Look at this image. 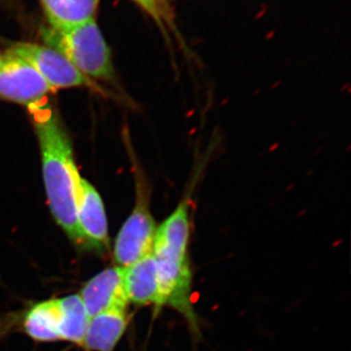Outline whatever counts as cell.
Wrapping results in <instances>:
<instances>
[{
    "label": "cell",
    "instance_id": "8992f818",
    "mask_svg": "<svg viewBox=\"0 0 351 351\" xmlns=\"http://www.w3.org/2000/svg\"><path fill=\"white\" fill-rule=\"evenodd\" d=\"M7 52L31 64L54 90L94 86L93 82L82 75L63 54L49 46L19 43L11 46Z\"/></svg>",
    "mask_w": 351,
    "mask_h": 351
},
{
    "label": "cell",
    "instance_id": "7a4b0ae2",
    "mask_svg": "<svg viewBox=\"0 0 351 351\" xmlns=\"http://www.w3.org/2000/svg\"><path fill=\"white\" fill-rule=\"evenodd\" d=\"M44 101L29 110L38 140L48 205L66 237L76 246L86 249L76 219V193L82 176L63 122L56 110Z\"/></svg>",
    "mask_w": 351,
    "mask_h": 351
},
{
    "label": "cell",
    "instance_id": "9c48e42d",
    "mask_svg": "<svg viewBox=\"0 0 351 351\" xmlns=\"http://www.w3.org/2000/svg\"><path fill=\"white\" fill-rule=\"evenodd\" d=\"M127 301L138 306L159 307V283L152 254L123 269Z\"/></svg>",
    "mask_w": 351,
    "mask_h": 351
},
{
    "label": "cell",
    "instance_id": "5b68a950",
    "mask_svg": "<svg viewBox=\"0 0 351 351\" xmlns=\"http://www.w3.org/2000/svg\"><path fill=\"white\" fill-rule=\"evenodd\" d=\"M54 91L31 64L11 53L4 54L0 66V100L27 108L39 105Z\"/></svg>",
    "mask_w": 351,
    "mask_h": 351
},
{
    "label": "cell",
    "instance_id": "5bb4252c",
    "mask_svg": "<svg viewBox=\"0 0 351 351\" xmlns=\"http://www.w3.org/2000/svg\"><path fill=\"white\" fill-rule=\"evenodd\" d=\"M136 3L147 11L160 27L165 29V25L174 27L172 22L169 7L166 0H134Z\"/></svg>",
    "mask_w": 351,
    "mask_h": 351
},
{
    "label": "cell",
    "instance_id": "277c9868",
    "mask_svg": "<svg viewBox=\"0 0 351 351\" xmlns=\"http://www.w3.org/2000/svg\"><path fill=\"white\" fill-rule=\"evenodd\" d=\"M131 158L134 164L135 204L120 228L113 247L115 265L123 269L152 253L158 228L152 213L151 184L133 154Z\"/></svg>",
    "mask_w": 351,
    "mask_h": 351
},
{
    "label": "cell",
    "instance_id": "7c38bea8",
    "mask_svg": "<svg viewBox=\"0 0 351 351\" xmlns=\"http://www.w3.org/2000/svg\"><path fill=\"white\" fill-rule=\"evenodd\" d=\"M60 311L59 299L38 302L32 307L24 318V329L27 336L39 343L59 341Z\"/></svg>",
    "mask_w": 351,
    "mask_h": 351
},
{
    "label": "cell",
    "instance_id": "4fadbf2b",
    "mask_svg": "<svg viewBox=\"0 0 351 351\" xmlns=\"http://www.w3.org/2000/svg\"><path fill=\"white\" fill-rule=\"evenodd\" d=\"M61 323L60 337L64 341L82 345L90 317L80 295H71L59 299Z\"/></svg>",
    "mask_w": 351,
    "mask_h": 351
},
{
    "label": "cell",
    "instance_id": "ba28073f",
    "mask_svg": "<svg viewBox=\"0 0 351 351\" xmlns=\"http://www.w3.org/2000/svg\"><path fill=\"white\" fill-rule=\"evenodd\" d=\"M89 317L113 308H126L123 267H112L90 279L80 294Z\"/></svg>",
    "mask_w": 351,
    "mask_h": 351
},
{
    "label": "cell",
    "instance_id": "6da1fadb",
    "mask_svg": "<svg viewBox=\"0 0 351 351\" xmlns=\"http://www.w3.org/2000/svg\"><path fill=\"white\" fill-rule=\"evenodd\" d=\"M184 195L169 217L157 228L152 256L159 283V307L168 306L181 314L193 336L199 338V325L193 304V272L189 246L193 228L195 193L207 165L196 161Z\"/></svg>",
    "mask_w": 351,
    "mask_h": 351
},
{
    "label": "cell",
    "instance_id": "9a60e30c",
    "mask_svg": "<svg viewBox=\"0 0 351 351\" xmlns=\"http://www.w3.org/2000/svg\"><path fill=\"white\" fill-rule=\"evenodd\" d=\"M4 60V55H2L1 53H0V66H1L2 63H3Z\"/></svg>",
    "mask_w": 351,
    "mask_h": 351
},
{
    "label": "cell",
    "instance_id": "52a82bcc",
    "mask_svg": "<svg viewBox=\"0 0 351 351\" xmlns=\"http://www.w3.org/2000/svg\"><path fill=\"white\" fill-rule=\"evenodd\" d=\"M76 219L86 250L107 253L110 239L105 206L98 191L82 177L76 193Z\"/></svg>",
    "mask_w": 351,
    "mask_h": 351
},
{
    "label": "cell",
    "instance_id": "30bf717a",
    "mask_svg": "<svg viewBox=\"0 0 351 351\" xmlns=\"http://www.w3.org/2000/svg\"><path fill=\"white\" fill-rule=\"evenodd\" d=\"M126 308H113L90 318L82 346L91 351H113L128 327Z\"/></svg>",
    "mask_w": 351,
    "mask_h": 351
},
{
    "label": "cell",
    "instance_id": "3957f363",
    "mask_svg": "<svg viewBox=\"0 0 351 351\" xmlns=\"http://www.w3.org/2000/svg\"><path fill=\"white\" fill-rule=\"evenodd\" d=\"M43 38L46 45L59 51L90 80L114 82L110 50L96 20L64 31L46 27L43 31Z\"/></svg>",
    "mask_w": 351,
    "mask_h": 351
},
{
    "label": "cell",
    "instance_id": "8fae6325",
    "mask_svg": "<svg viewBox=\"0 0 351 351\" xmlns=\"http://www.w3.org/2000/svg\"><path fill=\"white\" fill-rule=\"evenodd\" d=\"M51 29L64 31L95 19L100 0H39Z\"/></svg>",
    "mask_w": 351,
    "mask_h": 351
}]
</instances>
